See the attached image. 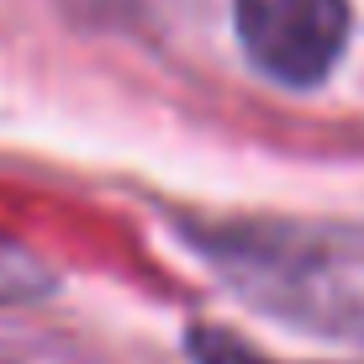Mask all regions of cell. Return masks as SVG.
<instances>
[{
  "label": "cell",
  "mask_w": 364,
  "mask_h": 364,
  "mask_svg": "<svg viewBox=\"0 0 364 364\" xmlns=\"http://www.w3.org/2000/svg\"><path fill=\"white\" fill-rule=\"evenodd\" d=\"M237 37L269 80L306 90L348 43V0H237Z\"/></svg>",
  "instance_id": "1"
}]
</instances>
